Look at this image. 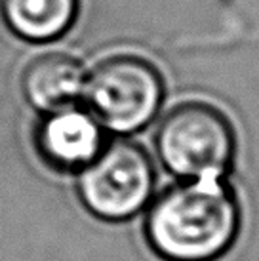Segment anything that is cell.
Wrapping results in <instances>:
<instances>
[{"mask_svg": "<svg viewBox=\"0 0 259 261\" xmlns=\"http://www.w3.org/2000/svg\"><path fill=\"white\" fill-rule=\"evenodd\" d=\"M242 208L225 179L172 185L151 202L145 240L162 261H216L237 242Z\"/></svg>", "mask_w": 259, "mask_h": 261, "instance_id": "cell-1", "label": "cell"}, {"mask_svg": "<svg viewBox=\"0 0 259 261\" xmlns=\"http://www.w3.org/2000/svg\"><path fill=\"white\" fill-rule=\"evenodd\" d=\"M162 166L183 181L225 179L237 156V132L208 101H183L168 111L154 134Z\"/></svg>", "mask_w": 259, "mask_h": 261, "instance_id": "cell-2", "label": "cell"}, {"mask_svg": "<svg viewBox=\"0 0 259 261\" xmlns=\"http://www.w3.org/2000/svg\"><path fill=\"white\" fill-rule=\"evenodd\" d=\"M164 94V76L152 61L136 54H116L90 71L82 99L105 132L130 136L154 120Z\"/></svg>", "mask_w": 259, "mask_h": 261, "instance_id": "cell-3", "label": "cell"}, {"mask_svg": "<svg viewBox=\"0 0 259 261\" xmlns=\"http://www.w3.org/2000/svg\"><path fill=\"white\" fill-rule=\"evenodd\" d=\"M154 179V166L143 147L130 139H115L79 172L76 191L95 218L124 221L147 208Z\"/></svg>", "mask_w": 259, "mask_h": 261, "instance_id": "cell-4", "label": "cell"}, {"mask_svg": "<svg viewBox=\"0 0 259 261\" xmlns=\"http://www.w3.org/2000/svg\"><path fill=\"white\" fill-rule=\"evenodd\" d=\"M33 143L44 164L59 172L84 170L107 145L105 128L79 105L42 115L33 132Z\"/></svg>", "mask_w": 259, "mask_h": 261, "instance_id": "cell-5", "label": "cell"}, {"mask_svg": "<svg viewBox=\"0 0 259 261\" xmlns=\"http://www.w3.org/2000/svg\"><path fill=\"white\" fill-rule=\"evenodd\" d=\"M86 76L76 58L63 51H46L23 67L19 84L27 103L46 115L76 105L84 95Z\"/></svg>", "mask_w": 259, "mask_h": 261, "instance_id": "cell-6", "label": "cell"}, {"mask_svg": "<svg viewBox=\"0 0 259 261\" xmlns=\"http://www.w3.org/2000/svg\"><path fill=\"white\" fill-rule=\"evenodd\" d=\"M80 0H0V19L19 40L46 44L65 37L79 19Z\"/></svg>", "mask_w": 259, "mask_h": 261, "instance_id": "cell-7", "label": "cell"}]
</instances>
